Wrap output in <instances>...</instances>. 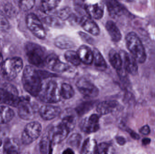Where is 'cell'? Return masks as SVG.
<instances>
[{
  "label": "cell",
  "instance_id": "1",
  "mask_svg": "<svg viewBox=\"0 0 155 154\" xmlns=\"http://www.w3.org/2000/svg\"><path fill=\"white\" fill-rule=\"evenodd\" d=\"M38 71L31 66H26L23 72L22 84L25 90L34 97L38 96L42 86Z\"/></svg>",
  "mask_w": 155,
  "mask_h": 154
},
{
  "label": "cell",
  "instance_id": "2",
  "mask_svg": "<svg viewBox=\"0 0 155 154\" xmlns=\"http://www.w3.org/2000/svg\"><path fill=\"white\" fill-rule=\"evenodd\" d=\"M126 42L127 49L137 61L139 63H144L146 60V53L138 36L135 33H129L126 37Z\"/></svg>",
  "mask_w": 155,
  "mask_h": 154
},
{
  "label": "cell",
  "instance_id": "3",
  "mask_svg": "<svg viewBox=\"0 0 155 154\" xmlns=\"http://www.w3.org/2000/svg\"><path fill=\"white\" fill-rule=\"evenodd\" d=\"M25 51L28 61L31 64L39 68L45 66L47 55L43 47L36 43L29 42L25 45Z\"/></svg>",
  "mask_w": 155,
  "mask_h": 154
},
{
  "label": "cell",
  "instance_id": "4",
  "mask_svg": "<svg viewBox=\"0 0 155 154\" xmlns=\"http://www.w3.org/2000/svg\"><path fill=\"white\" fill-rule=\"evenodd\" d=\"M23 68L22 60L19 57L7 59L1 66V74L4 78L7 80L15 79Z\"/></svg>",
  "mask_w": 155,
  "mask_h": 154
},
{
  "label": "cell",
  "instance_id": "5",
  "mask_svg": "<svg viewBox=\"0 0 155 154\" xmlns=\"http://www.w3.org/2000/svg\"><path fill=\"white\" fill-rule=\"evenodd\" d=\"M38 96L42 102L49 104L56 103L61 100V90L54 80H50L42 84Z\"/></svg>",
  "mask_w": 155,
  "mask_h": 154
},
{
  "label": "cell",
  "instance_id": "6",
  "mask_svg": "<svg viewBox=\"0 0 155 154\" xmlns=\"http://www.w3.org/2000/svg\"><path fill=\"white\" fill-rule=\"evenodd\" d=\"M21 101L17 89L12 84L6 83L3 88H0V104L17 107Z\"/></svg>",
  "mask_w": 155,
  "mask_h": 154
},
{
  "label": "cell",
  "instance_id": "7",
  "mask_svg": "<svg viewBox=\"0 0 155 154\" xmlns=\"http://www.w3.org/2000/svg\"><path fill=\"white\" fill-rule=\"evenodd\" d=\"M42 131L41 124L37 122L29 123L22 134L21 140L25 145H29L39 138Z\"/></svg>",
  "mask_w": 155,
  "mask_h": 154
},
{
  "label": "cell",
  "instance_id": "8",
  "mask_svg": "<svg viewBox=\"0 0 155 154\" xmlns=\"http://www.w3.org/2000/svg\"><path fill=\"white\" fill-rule=\"evenodd\" d=\"M26 24L31 32L37 38L43 39L46 37V32L39 18L33 13H30L26 17Z\"/></svg>",
  "mask_w": 155,
  "mask_h": 154
},
{
  "label": "cell",
  "instance_id": "9",
  "mask_svg": "<svg viewBox=\"0 0 155 154\" xmlns=\"http://www.w3.org/2000/svg\"><path fill=\"white\" fill-rule=\"evenodd\" d=\"M76 86L80 93L86 98H94L99 94L98 88L85 78L78 80L76 83Z\"/></svg>",
  "mask_w": 155,
  "mask_h": 154
},
{
  "label": "cell",
  "instance_id": "10",
  "mask_svg": "<svg viewBox=\"0 0 155 154\" xmlns=\"http://www.w3.org/2000/svg\"><path fill=\"white\" fill-rule=\"evenodd\" d=\"M21 102L18 107L19 117L23 120H32L35 115L34 107L30 103L28 98L21 97Z\"/></svg>",
  "mask_w": 155,
  "mask_h": 154
},
{
  "label": "cell",
  "instance_id": "11",
  "mask_svg": "<svg viewBox=\"0 0 155 154\" xmlns=\"http://www.w3.org/2000/svg\"><path fill=\"white\" fill-rule=\"evenodd\" d=\"M45 65L51 70L58 72H65L70 68L68 64L62 62L58 56L54 53L47 55Z\"/></svg>",
  "mask_w": 155,
  "mask_h": 154
},
{
  "label": "cell",
  "instance_id": "12",
  "mask_svg": "<svg viewBox=\"0 0 155 154\" xmlns=\"http://www.w3.org/2000/svg\"><path fill=\"white\" fill-rule=\"evenodd\" d=\"M70 131L63 124L60 123L59 125L52 128L49 133V137L53 145L61 143L69 134Z\"/></svg>",
  "mask_w": 155,
  "mask_h": 154
},
{
  "label": "cell",
  "instance_id": "13",
  "mask_svg": "<svg viewBox=\"0 0 155 154\" xmlns=\"http://www.w3.org/2000/svg\"><path fill=\"white\" fill-rule=\"evenodd\" d=\"M99 117L96 114L90 115L81 123V129L87 134L95 133L99 129Z\"/></svg>",
  "mask_w": 155,
  "mask_h": 154
},
{
  "label": "cell",
  "instance_id": "14",
  "mask_svg": "<svg viewBox=\"0 0 155 154\" xmlns=\"http://www.w3.org/2000/svg\"><path fill=\"white\" fill-rule=\"evenodd\" d=\"M123 61L124 69L132 75H136L138 73V65L135 58L124 51L120 53Z\"/></svg>",
  "mask_w": 155,
  "mask_h": 154
},
{
  "label": "cell",
  "instance_id": "15",
  "mask_svg": "<svg viewBox=\"0 0 155 154\" xmlns=\"http://www.w3.org/2000/svg\"><path fill=\"white\" fill-rule=\"evenodd\" d=\"M79 22L85 31L94 36H97L100 33L98 25L92 18L87 15H84L79 19Z\"/></svg>",
  "mask_w": 155,
  "mask_h": 154
},
{
  "label": "cell",
  "instance_id": "16",
  "mask_svg": "<svg viewBox=\"0 0 155 154\" xmlns=\"http://www.w3.org/2000/svg\"><path fill=\"white\" fill-rule=\"evenodd\" d=\"M61 110L58 107L51 105H44L41 107L39 110L40 115L43 119L51 120L61 114Z\"/></svg>",
  "mask_w": 155,
  "mask_h": 154
},
{
  "label": "cell",
  "instance_id": "17",
  "mask_svg": "<svg viewBox=\"0 0 155 154\" xmlns=\"http://www.w3.org/2000/svg\"><path fill=\"white\" fill-rule=\"evenodd\" d=\"M106 3L107 10L110 16L113 18H117L121 16L124 12L123 5L117 0H105Z\"/></svg>",
  "mask_w": 155,
  "mask_h": 154
},
{
  "label": "cell",
  "instance_id": "18",
  "mask_svg": "<svg viewBox=\"0 0 155 154\" xmlns=\"http://www.w3.org/2000/svg\"><path fill=\"white\" fill-rule=\"evenodd\" d=\"M87 14L92 19L99 20L104 16V7L100 3H95L86 5Z\"/></svg>",
  "mask_w": 155,
  "mask_h": 154
},
{
  "label": "cell",
  "instance_id": "19",
  "mask_svg": "<svg viewBox=\"0 0 155 154\" xmlns=\"http://www.w3.org/2000/svg\"><path fill=\"white\" fill-rule=\"evenodd\" d=\"M78 54L81 62L86 65H90L93 62L94 54L89 47L86 45H82L78 48Z\"/></svg>",
  "mask_w": 155,
  "mask_h": 154
},
{
  "label": "cell",
  "instance_id": "20",
  "mask_svg": "<svg viewBox=\"0 0 155 154\" xmlns=\"http://www.w3.org/2000/svg\"><path fill=\"white\" fill-rule=\"evenodd\" d=\"M118 105V102L115 100L103 101L97 106V111L101 115H107L113 112Z\"/></svg>",
  "mask_w": 155,
  "mask_h": 154
},
{
  "label": "cell",
  "instance_id": "21",
  "mask_svg": "<svg viewBox=\"0 0 155 154\" xmlns=\"http://www.w3.org/2000/svg\"><path fill=\"white\" fill-rule=\"evenodd\" d=\"M106 29L111 39L114 42H118L122 39V34L116 24L112 20L107 22Z\"/></svg>",
  "mask_w": 155,
  "mask_h": 154
},
{
  "label": "cell",
  "instance_id": "22",
  "mask_svg": "<svg viewBox=\"0 0 155 154\" xmlns=\"http://www.w3.org/2000/svg\"><path fill=\"white\" fill-rule=\"evenodd\" d=\"M54 44L56 47L62 49H69L75 46L73 40L65 35L57 37L54 40Z\"/></svg>",
  "mask_w": 155,
  "mask_h": 154
},
{
  "label": "cell",
  "instance_id": "23",
  "mask_svg": "<svg viewBox=\"0 0 155 154\" xmlns=\"http://www.w3.org/2000/svg\"><path fill=\"white\" fill-rule=\"evenodd\" d=\"M3 149L5 153L18 154L20 151V146L17 140L13 138H8L5 142Z\"/></svg>",
  "mask_w": 155,
  "mask_h": 154
},
{
  "label": "cell",
  "instance_id": "24",
  "mask_svg": "<svg viewBox=\"0 0 155 154\" xmlns=\"http://www.w3.org/2000/svg\"><path fill=\"white\" fill-rule=\"evenodd\" d=\"M108 57L109 61L114 68L117 71L123 68V61L120 53L115 50L112 49L109 52Z\"/></svg>",
  "mask_w": 155,
  "mask_h": 154
},
{
  "label": "cell",
  "instance_id": "25",
  "mask_svg": "<svg viewBox=\"0 0 155 154\" xmlns=\"http://www.w3.org/2000/svg\"><path fill=\"white\" fill-rule=\"evenodd\" d=\"M15 116L13 110L6 106H0V124H7Z\"/></svg>",
  "mask_w": 155,
  "mask_h": 154
},
{
  "label": "cell",
  "instance_id": "26",
  "mask_svg": "<svg viewBox=\"0 0 155 154\" xmlns=\"http://www.w3.org/2000/svg\"><path fill=\"white\" fill-rule=\"evenodd\" d=\"M93 51L94 62L95 66L100 71H104L107 68L106 62L101 52L96 49H94Z\"/></svg>",
  "mask_w": 155,
  "mask_h": 154
},
{
  "label": "cell",
  "instance_id": "27",
  "mask_svg": "<svg viewBox=\"0 0 155 154\" xmlns=\"http://www.w3.org/2000/svg\"><path fill=\"white\" fill-rule=\"evenodd\" d=\"M61 2L62 0H41V8L46 13L51 12L55 10Z\"/></svg>",
  "mask_w": 155,
  "mask_h": 154
},
{
  "label": "cell",
  "instance_id": "28",
  "mask_svg": "<svg viewBox=\"0 0 155 154\" xmlns=\"http://www.w3.org/2000/svg\"><path fill=\"white\" fill-rule=\"evenodd\" d=\"M61 123L70 130V132L72 131L76 125V118L75 115L72 112H67V114L63 116Z\"/></svg>",
  "mask_w": 155,
  "mask_h": 154
},
{
  "label": "cell",
  "instance_id": "29",
  "mask_svg": "<svg viewBox=\"0 0 155 154\" xmlns=\"http://www.w3.org/2000/svg\"><path fill=\"white\" fill-rule=\"evenodd\" d=\"M53 145L49 135L44 136L40 143V152L42 154L51 153Z\"/></svg>",
  "mask_w": 155,
  "mask_h": 154
},
{
  "label": "cell",
  "instance_id": "30",
  "mask_svg": "<svg viewBox=\"0 0 155 154\" xmlns=\"http://www.w3.org/2000/svg\"><path fill=\"white\" fill-rule=\"evenodd\" d=\"M94 140L87 138L84 142L81 149L82 154H96L97 146Z\"/></svg>",
  "mask_w": 155,
  "mask_h": 154
},
{
  "label": "cell",
  "instance_id": "31",
  "mask_svg": "<svg viewBox=\"0 0 155 154\" xmlns=\"http://www.w3.org/2000/svg\"><path fill=\"white\" fill-rule=\"evenodd\" d=\"M95 101H87L81 103L75 108V112L79 116H82L91 110L94 106Z\"/></svg>",
  "mask_w": 155,
  "mask_h": 154
},
{
  "label": "cell",
  "instance_id": "32",
  "mask_svg": "<svg viewBox=\"0 0 155 154\" xmlns=\"http://www.w3.org/2000/svg\"><path fill=\"white\" fill-rule=\"evenodd\" d=\"M45 24L52 28L60 29L63 27V20L57 16H48L45 18Z\"/></svg>",
  "mask_w": 155,
  "mask_h": 154
},
{
  "label": "cell",
  "instance_id": "33",
  "mask_svg": "<svg viewBox=\"0 0 155 154\" xmlns=\"http://www.w3.org/2000/svg\"><path fill=\"white\" fill-rule=\"evenodd\" d=\"M65 59L74 66H78L80 65L81 61L78 54L77 52L69 50L64 54Z\"/></svg>",
  "mask_w": 155,
  "mask_h": 154
},
{
  "label": "cell",
  "instance_id": "34",
  "mask_svg": "<svg viewBox=\"0 0 155 154\" xmlns=\"http://www.w3.org/2000/svg\"><path fill=\"white\" fill-rule=\"evenodd\" d=\"M61 97L64 99H70L74 96V91L71 85L63 83L61 87Z\"/></svg>",
  "mask_w": 155,
  "mask_h": 154
},
{
  "label": "cell",
  "instance_id": "35",
  "mask_svg": "<svg viewBox=\"0 0 155 154\" xmlns=\"http://www.w3.org/2000/svg\"><path fill=\"white\" fill-rule=\"evenodd\" d=\"M82 139V136L79 134H74L70 137L67 143L72 147L78 148L81 143Z\"/></svg>",
  "mask_w": 155,
  "mask_h": 154
},
{
  "label": "cell",
  "instance_id": "36",
  "mask_svg": "<svg viewBox=\"0 0 155 154\" xmlns=\"http://www.w3.org/2000/svg\"><path fill=\"white\" fill-rule=\"evenodd\" d=\"M35 1V0H19V7L24 11H30L34 6Z\"/></svg>",
  "mask_w": 155,
  "mask_h": 154
},
{
  "label": "cell",
  "instance_id": "37",
  "mask_svg": "<svg viewBox=\"0 0 155 154\" xmlns=\"http://www.w3.org/2000/svg\"><path fill=\"white\" fill-rule=\"evenodd\" d=\"M10 29V24L2 11H0V30L7 31Z\"/></svg>",
  "mask_w": 155,
  "mask_h": 154
},
{
  "label": "cell",
  "instance_id": "38",
  "mask_svg": "<svg viewBox=\"0 0 155 154\" xmlns=\"http://www.w3.org/2000/svg\"><path fill=\"white\" fill-rule=\"evenodd\" d=\"M111 145L107 143H103L97 146L96 154L109 153Z\"/></svg>",
  "mask_w": 155,
  "mask_h": 154
},
{
  "label": "cell",
  "instance_id": "39",
  "mask_svg": "<svg viewBox=\"0 0 155 154\" xmlns=\"http://www.w3.org/2000/svg\"><path fill=\"white\" fill-rule=\"evenodd\" d=\"M71 15V11L69 8H65L57 12V16L63 20H67Z\"/></svg>",
  "mask_w": 155,
  "mask_h": 154
},
{
  "label": "cell",
  "instance_id": "40",
  "mask_svg": "<svg viewBox=\"0 0 155 154\" xmlns=\"http://www.w3.org/2000/svg\"><path fill=\"white\" fill-rule=\"evenodd\" d=\"M5 14L9 17H13L15 15L16 11L15 7L11 4H7L5 7Z\"/></svg>",
  "mask_w": 155,
  "mask_h": 154
},
{
  "label": "cell",
  "instance_id": "41",
  "mask_svg": "<svg viewBox=\"0 0 155 154\" xmlns=\"http://www.w3.org/2000/svg\"><path fill=\"white\" fill-rule=\"evenodd\" d=\"M79 35L80 38L85 42L89 43V44H92L94 42V39L87 33H84L83 32H79Z\"/></svg>",
  "mask_w": 155,
  "mask_h": 154
},
{
  "label": "cell",
  "instance_id": "42",
  "mask_svg": "<svg viewBox=\"0 0 155 154\" xmlns=\"http://www.w3.org/2000/svg\"><path fill=\"white\" fill-rule=\"evenodd\" d=\"M40 76H41L42 79L49 78L54 77H57L55 74L51 73L48 71H44L38 70Z\"/></svg>",
  "mask_w": 155,
  "mask_h": 154
},
{
  "label": "cell",
  "instance_id": "43",
  "mask_svg": "<svg viewBox=\"0 0 155 154\" xmlns=\"http://www.w3.org/2000/svg\"><path fill=\"white\" fill-rule=\"evenodd\" d=\"M126 131L129 133V134L131 136V137L133 138V139H135V140H138L140 139V136L138 134H137L136 133L134 132V131H133L131 130L130 128H126Z\"/></svg>",
  "mask_w": 155,
  "mask_h": 154
},
{
  "label": "cell",
  "instance_id": "44",
  "mask_svg": "<svg viewBox=\"0 0 155 154\" xmlns=\"http://www.w3.org/2000/svg\"><path fill=\"white\" fill-rule=\"evenodd\" d=\"M140 132L143 135H147L150 133V127L148 125L144 126L140 129Z\"/></svg>",
  "mask_w": 155,
  "mask_h": 154
},
{
  "label": "cell",
  "instance_id": "45",
  "mask_svg": "<svg viewBox=\"0 0 155 154\" xmlns=\"http://www.w3.org/2000/svg\"><path fill=\"white\" fill-rule=\"evenodd\" d=\"M117 143L120 146H123L126 143V141L124 137H117L116 138Z\"/></svg>",
  "mask_w": 155,
  "mask_h": 154
},
{
  "label": "cell",
  "instance_id": "46",
  "mask_svg": "<svg viewBox=\"0 0 155 154\" xmlns=\"http://www.w3.org/2000/svg\"><path fill=\"white\" fill-rule=\"evenodd\" d=\"M151 140L149 138H144L142 140V143L144 145L146 146L149 144L151 143Z\"/></svg>",
  "mask_w": 155,
  "mask_h": 154
},
{
  "label": "cell",
  "instance_id": "47",
  "mask_svg": "<svg viewBox=\"0 0 155 154\" xmlns=\"http://www.w3.org/2000/svg\"><path fill=\"white\" fill-rule=\"evenodd\" d=\"M74 153V152L71 148H67L66 150H64L63 152V154H72Z\"/></svg>",
  "mask_w": 155,
  "mask_h": 154
},
{
  "label": "cell",
  "instance_id": "48",
  "mask_svg": "<svg viewBox=\"0 0 155 154\" xmlns=\"http://www.w3.org/2000/svg\"><path fill=\"white\" fill-rule=\"evenodd\" d=\"M3 62V57L2 53H0V66H2Z\"/></svg>",
  "mask_w": 155,
  "mask_h": 154
},
{
  "label": "cell",
  "instance_id": "49",
  "mask_svg": "<svg viewBox=\"0 0 155 154\" xmlns=\"http://www.w3.org/2000/svg\"><path fill=\"white\" fill-rule=\"evenodd\" d=\"M122 1H124V2H134V1H136V0H122Z\"/></svg>",
  "mask_w": 155,
  "mask_h": 154
}]
</instances>
